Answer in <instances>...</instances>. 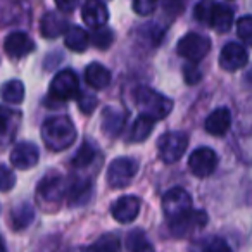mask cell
Here are the masks:
<instances>
[{
    "mask_svg": "<svg viewBox=\"0 0 252 252\" xmlns=\"http://www.w3.org/2000/svg\"><path fill=\"white\" fill-rule=\"evenodd\" d=\"M42 138L54 152L67 149L76 138V128L67 116H54L42 125Z\"/></svg>",
    "mask_w": 252,
    "mask_h": 252,
    "instance_id": "cell-1",
    "label": "cell"
},
{
    "mask_svg": "<svg viewBox=\"0 0 252 252\" xmlns=\"http://www.w3.org/2000/svg\"><path fill=\"white\" fill-rule=\"evenodd\" d=\"M67 195V182L59 173H47L38 183L36 189V200L49 213L56 211L61 206L63 199Z\"/></svg>",
    "mask_w": 252,
    "mask_h": 252,
    "instance_id": "cell-2",
    "label": "cell"
},
{
    "mask_svg": "<svg viewBox=\"0 0 252 252\" xmlns=\"http://www.w3.org/2000/svg\"><path fill=\"white\" fill-rule=\"evenodd\" d=\"M135 104H137L138 111L145 116H151L156 121L164 119L169 112L173 111V100L164 97L162 94L156 92L151 87H138L133 92Z\"/></svg>",
    "mask_w": 252,
    "mask_h": 252,
    "instance_id": "cell-3",
    "label": "cell"
},
{
    "mask_svg": "<svg viewBox=\"0 0 252 252\" xmlns=\"http://www.w3.org/2000/svg\"><path fill=\"white\" fill-rule=\"evenodd\" d=\"M187 147H189V137L183 131H168L158 142L159 158L166 164L180 161L182 156L185 154Z\"/></svg>",
    "mask_w": 252,
    "mask_h": 252,
    "instance_id": "cell-4",
    "label": "cell"
},
{
    "mask_svg": "<svg viewBox=\"0 0 252 252\" xmlns=\"http://www.w3.org/2000/svg\"><path fill=\"white\" fill-rule=\"evenodd\" d=\"M138 164L131 158H118L109 164L107 183L112 189H125L131 183L137 175Z\"/></svg>",
    "mask_w": 252,
    "mask_h": 252,
    "instance_id": "cell-5",
    "label": "cell"
},
{
    "mask_svg": "<svg viewBox=\"0 0 252 252\" xmlns=\"http://www.w3.org/2000/svg\"><path fill=\"white\" fill-rule=\"evenodd\" d=\"M176 50L180 56L189 59L190 63H199L209 54L211 40L204 35H199V33H187L183 38H180Z\"/></svg>",
    "mask_w": 252,
    "mask_h": 252,
    "instance_id": "cell-6",
    "label": "cell"
},
{
    "mask_svg": "<svg viewBox=\"0 0 252 252\" xmlns=\"http://www.w3.org/2000/svg\"><path fill=\"white\" fill-rule=\"evenodd\" d=\"M50 95L61 102L76 98L80 95V80L74 74V71L64 69L57 73L50 83Z\"/></svg>",
    "mask_w": 252,
    "mask_h": 252,
    "instance_id": "cell-7",
    "label": "cell"
},
{
    "mask_svg": "<svg viewBox=\"0 0 252 252\" xmlns=\"http://www.w3.org/2000/svg\"><path fill=\"white\" fill-rule=\"evenodd\" d=\"M190 209H192V197L189 195L187 190L180 189V187L169 189L162 197V211L169 221L183 216Z\"/></svg>",
    "mask_w": 252,
    "mask_h": 252,
    "instance_id": "cell-8",
    "label": "cell"
},
{
    "mask_svg": "<svg viewBox=\"0 0 252 252\" xmlns=\"http://www.w3.org/2000/svg\"><path fill=\"white\" fill-rule=\"evenodd\" d=\"M207 223V214L204 211H193L190 209L183 216L176 218V220L169 221V230L175 237H189V235L195 233L197 230L204 228Z\"/></svg>",
    "mask_w": 252,
    "mask_h": 252,
    "instance_id": "cell-9",
    "label": "cell"
},
{
    "mask_svg": "<svg viewBox=\"0 0 252 252\" xmlns=\"http://www.w3.org/2000/svg\"><path fill=\"white\" fill-rule=\"evenodd\" d=\"M218 166V156L213 149L209 147H199L192 152L189 158V168L197 178H206L213 175Z\"/></svg>",
    "mask_w": 252,
    "mask_h": 252,
    "instance_id": "cell-10",
    "label": "cell"
},
{
    "mask_svg": "<svg viewBox=\"0 0 252 252\" xmlns=\"http://www.w3.org/2000/svg\"><path fill=\"white\" fill-rule=\"evenodd\" d=\"M40 159V151L32 142H19L11 151V164L16 169H32Z\"/></svg>",
    "mask_w": 252,
    "mask_h": 252,
    "instance_id": "cell-11",
    "label": "cell"
},
{
    "mask_svg": "<svg viewBox=\"0 0 252 252\" xmlns=\"http://www.w3.org/2000/svg\"><path fill=\"white\" fill-rule=\"evenodd\" d=\"M67 204L71 207L83 206L92 197V180L88 176L74 175L67 182Z\"/></svg>",
    "mask_w": 252,
    "mask_h": 252,
    "instance_id": "cell-12",
    "label": "cell"
},
{
    "mask_svg": "<svg viewBox=\"0 0 252 252\" xmlns=\"http://www.w3.org/2000/svg\"><path fill=\"white\" fill-rule=\"evenodd\" d=\"M140 199L135 195H123L112 204V218L119 223H133L140 213Z\"/></svg>",
    "mask_w": 252,
    "mask_h": 252,
    "instance_id": "cell-13",
    "label": "cell"
},
{
    "mask_svg": "<svg viewBox=\"0 0 252 252\" xmlns=\"http://www.w3.org/2000/svg\"><path fill=\"white\" fill-rule=\"evenodd\" d=\"M4 50L12 59H21L35 50V42L25 32H12L4 42Z\"/></svg>",
    "mask_w": 252,
    "mask_h": 252,
    "instance_id": "cell-14",
    "label": "cell"
},
{
    "mask_svg": "<svg viewBox=\"0 0 252 252\" xmlns=\"http://www.w3.org/2000/svg\"><path fill=\"white\" fill-rule=\"evenodd\" d=\"M247 50L240 45V43L230 42L223 47L220 54V66L224 71H237L247 64Z\"/></svg>",
    "mask_w": 252,
    "mask_h": 252,
    "instance_id": "cell-15",
    "label": "cell"
},
{
    "mask_svg": "<svg viewBox=\"0 0 252 252\" xmlns=\"http://www.w3.org/2000/svg\"><path fill=\"white\" fill-rule=\"evenodd\" d=\"M231 126V114L226 107H220L216 111H213L209 116L206 118L204 123V128L209 135L214 137H223Z\"/></svg>",
    "mask_w": 252,
    "mask_h": 252,
    "instance_id": "cell-16",
    "label": "cell"
},
{
    "mask_svg": "<svg viewBox=\"0 0 252 252\" xmlns=\"http://www.w3.org/2000/svg\"><path fill=\"white\" fill-rule=\"evenodd\" d=\"M81 14H83V21L90 28L104 26L109 19L107 7H105V4L102 0H87L83 9H81Z\"/></svg>",
    "mask_w": 252,
    "mask_h": 252,
    "instance_id": "cell-17",
    "label": "cell"
},
{
    "mask_svg": "<svg viewBox=\"0 0 252 252\" xmlns=\"http://www.w3.org/2000/svg\"><path fill=\"white\" fill-rule=\"evenodd\" d=\"M125 123H126V114L121 109L107 107L102 112V130H104V133L107 137L111 138L118 137L123 131V128H125Z\"/></svg>",
    "mask_w": 252,
    "mask_h": 252,
    "instance_id": "cell-18",
    "label": "cell"
},
{
    "mask_svg": "<svg viewBox=\"0 0 252 252\" xmlns=\"http://www.w3.org/2000/svg\"><path fill=\"white\" fill-rule=\"evenodd\" d=\"M40 30L45 38H57L67 32V19L57 12H47L40 23Z\"/></svg>",
    "mask_w": 252,
    "mask_h": 252,
    "instance_id": "cell-19",
    "label": "cell"
},
{
    "mask_svg": "<svg viewBox=\"0 0 252 252\" xmlns=\"http://www.w3.org/2000/svg\"><path fill=\"white\" fill-rule=\"evenodd\" d=\"M85 81L94 90H102L111 83V73L105 66L98 63H92L85 69Z\"/></svg>",
    "mask_w": 252,
    "mask_h": 252,
    "instance_id": "cell-20",
    "label": "cell"
},
{
    "mask_svg": "<svg viewBox=\"0 0 252 252\" xmlns=\"http://www.w3.org/2000/svg\"><path fill=\"white\" fill-rule=\"evenodd\" d=\"M209 25L216 30L218 33H226L233 25V11L228 5L214 4L213 12H211Z\"/></svg>",
    "mask_w": 252,
    "mask_h": 252,
    "instance_id": "cell-21",
    "label": "cell"
},
{
    "mask_svg": "<svg viewBox=\"0 0 252 252\" xmlns=\"http://www.w3.org/2000/svg\"><path fill=\"white\" fill-rule=\"evenodd\" d=\"M156 119L151 118V116L140 114L137 118V121L133 123L130 130V135H128V140L133 142V144H140V142H145L149 137H151L152 130H154Z\"/></svg>",
    "mask_w": 252,
    "mask_h": 252,
    "instance_id": "cell-22",
    "label": "cell"
},
{
    "mask_svg": "<svg viewBox=\"0 0 252 252\" xmlns=\"http://www.w3.org/2000/svg\"><path fill=\"white\" fill-rule=\"evenodd\" d=\"M19 123V112L7 107H0V144H5L16 133V126Z\"/></svg>",
    "mask_w": 252,
    "mask_h": 252,
    "instance_id": "cell-23",
    "label": "cell"
},
{
    "mask_svg": "<svg viewBox=\"0 0 252 252\" xmlns=\"http://www.w3.org/2000/svg\"><path fill=\"white\" fill-rule=\"evenodd\" d=\"M33 220H35V211L28 202L19 204L11 211V228L16 231L28 228L33 223Z\"/></svg>",
    "mask_w": 252,
    "mask_h": 252,
    "instance_id": "cell-24",
    "label": "cell"
},
{
    "mask_svg": "<svg viewBox=\"0 0 252 252\" xmlns=\"http://www.w3.org/2000/svg\"><path fill=\"white\" fill-rule=\"evenodd\" d=\"M95 159H100V152H98V149L94 147L90 142H85V144L80 147V151L74 154L73 162H71V164H73V168L80 169V171H85V169H88L92 164H94Z\"/></svg>",
    "mask_w": 252,
    "mask_h": 252,
    "instance_id": "cell-25",
    "label": "cell"
},
{
    "mask_svg": "<svg viewBox=\"0 0 252 252\" xmlns=\"http://www.w3.org/2000/svg\"><path fill=\"white\" fill-rule=\"evenodd\" d=\"M64 42H66L67 49L73 52H85L88 49V43H90V36L80 26H71V28H67Z\"/></svg>",
    "mask_w": 252,
    "mask_h": 252,
    "instance_id": "cell-26",
    "label": "cell"
},
{
    "mask_svg": "<svg viewBox=\"0 0 252 252\" xmlns=\"http://www.w3.org/2000/svg\"><path fill=\"white\" fill-rule=\"evenodd\" d=\"M2 98L9 104H21L25 98V85L19 80H12L2 87Z\"/></svg>",
    "mask_w": 252,
    "mask_h": 252,
    "instance_id": "cell-27",
    "label": "cell"
},
{
    "mask_svg": "<svg viewBox=\"0 0 252 252\" xmlns=\"http://www.w3.org/2000/svg\"><path fill=\"white\" fill-rule=\"evenodd\" d=\"M126 249L133 252H140V251H152V244L147 240L145 233L142 230H131L130 233L126 235V242H125Z\"/></svg>",
    "mask_w": 252,
    "mask_h": 252,
    "instance_id": "cell-28",
    "label": "cell"
},
{
    "mask_svg": "<svg viewBox=\"0 0 252 252\" xmlns=\"http://www.w3.org/2000/svg\"><path fill=\"white\" fill-rule=\"evenodd\" d=\"M95 32L92 33L90 40L94 42V45L100 50H105L111 47V43L114 42V33L112 30L109 28H104V26H98V28H94Z\"/></svg>",
    "mask_w": 252,
    "mask_h": 252,
    "instance_id": "cell-29",
    "label": "cell"
},
{
    "mask_svg": "<svg viewBox=\"0 0 252 252\" xmlns=\"http://www.w3.org/2000/svg\"><path fill=\"white\" fill-rule=\"evenodd\" d=\"M237 35L244 45L252 47V16H244L237 23Z\"/></svg>",
    "mask_w": 252,
    "mask_h": 252,
    "instance_id": "cell-30",
    "label": "cell"
},
{
    "mask_svg": "<svg viewBox=\"0 0 252 252\" xmlns=\"http://www.w3.org/2000/svg\"><path fill=\"white\" fill-rule=\"evenodd\" d=\"M214 4H216L214 0H200L199 4H197V7H195V18H197V21L209 25L211 12H213Z\"/></svg>",
    "mask_w": 252,
    "mask_h": 252,
    "instance_id": "cell-31",
    "label": "cell"
},
{
    "mask_svg": "<svg viewBox=\"0 0 252 252\" xmlns=\"http://www.w3.org/2000/svg\"><path fill=\"white\" fill-rule=\"evenodd\" d=\"M119 247H121V244L114 235H104L95 244L90 245V249H95V251H118Z\"/></svg>",
    "mask_w": 252,
    "mask_h": 252,
    "instance_id": "cell-32",
    "label": "cell"
},
{
    "mask_svg": "<svg viewBox=\"0 0 252 252\" xmlns=\"http://www.w3.org/2000/svg\"><path fill=\"white\" fill-rule=\"evenodd\" d=\"M16 176L12 173V169H9L7 166L0 164V192H9L14 187Z\"/></svg>",
    "mask_w": 252,
    "mask_h": 252,
    "instance_id": "cell-33",
    "label": "cell"
},
{
    "mask_svg": "<svg viewBox=\"0 0 252 252\" xmlns=\"http://www.w3.org/2000/svg\"><path fill=\"white\" fill-rule=\"evenodd\" d=\"M159 0H133V11L140 16H149L158 7Z\"/></svg>",
    "mask_w": 252,
    "mask_h": 252,
    "instance_id": "cell-34",
    "label": "cell"
},
{
    "mask_svg": "<svg viewBox=\"0 0 252 252\" xmlns=\"http://www.w3.org/2000/svg\"><path fill=\"white\" fill-rule=\"evenodd\" d=\"M95 105H97V98H95L94 95H90V94L78 95V107H80L85 114H90L95 109Z\"/></svg>",
    "mask_w": 252,
    "mask_h": 252,
    "instance_id": "cell-35",
    "label": "cell"
},
{
    "mask_svg": "<svg viewBox=\"0 0 252 252\" xmlns=\"http://www.w3.org/2000/svg\"><path fill=\"white\" fill-rule=\"evenodd\" d=\"M183 74H185V81L189 85H195L197 81L200 80V69L197 66H187L185 69H183Z\"/></svg>",
    "mask_w": 252,
    "mask_h": 252,
    "instance_id": "cell-36",
    "label": "cell"
},
{
    "mask_svg": "<svg viewBox=\"0 0 252 252\" xmlns=\"http://www.w3.org/2000/svg\"><path fill=\"white\" fill-rule=\"evenodd\" d=\"M204 249H206V251H211V252L230 251V245H228L224 240H221V238H211L207 244H204Z\"/></svg>",
    "mask_w": 252,
    "mask_h": 252,
    "instance_id": "cell-37",
    "label": "cell"
},
{
    "mask_svg": "<svg viewBox=\"0 0 252 252\" xmlns=\"http://www.w3.org/2000/svg\"><path fill=\"white\" fill-rule=\"evenodd\" d=\"M164 11L169 16H176L183 11V4L182 0H164Z\"/></svg>",
    "mask_w": 252,
    "mask_h": 252,
    "instance_id": "cell-38",
    "label": "cell"
},
{
    "mask_svg": "<svg viewBox=\"0 0 252 252\" xmlns=\"http://www.w3.org/2000/svg\"><path fill=\"white\" fill-rule=\"evenodd\" d=\"M76 2L78 0H56L57 9L63 12H71L74 7H76Z\"/></svg>",
    "mask_w": 252,
    "mask_h": 252,
    "instance_id": "cell-39",
    "label": "cell"
},
{
    "mask_svg": "<svg viewBox=\"0 0 252 252\" xmlns=\"http://www.w3.org/2000/svg\"><path fill=\"white\" fill-rule=\"evenodd\" d=\"M247 81H249V83H252V69L247 73Z\"/></svg>",
    "mask_w": 252,
    "mask_h": 252,
    "instance_id": "cell-40",
    "label": "cell"
},
{
    "mask_svg": "<svg viewBox=\"0 0 252 252\" xmlns=\"http://www.w3.org/2000/svg\"><path fill=\"white\" fill-rule=\"evenodd\" d=\"M4 249H5V245H4V242H2V238H0V252L4 251Z\"/></svg>",
    "mask_w": 252,
    "mask_h": 252,
    "instance_id": "cell-41",
    "label": "cell"
}]
</instances>
